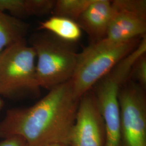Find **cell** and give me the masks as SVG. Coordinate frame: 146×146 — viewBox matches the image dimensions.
Masks as SVG:
<instances>
[{
    "label": "cell",
    "mask_w": 146,
    "mask_h": 146,
    "mask_svg": "<svg viewBox=\"0 0 146 146\" xmlns=\"http://www.w3.org/2000/svg\"><path fill=\"white\" fill-rule=\"evenodd\" d=\"M79 101L70 81L58 85L30 107L8 110L0 122V138L20 137L29 146L69 145Z\"/></svg>",
    "instance_id": "cell-1"
},
{
    "label": "cell",
    "mask_w": 146,
    "mask_h": 146,
    "mask_svg": "<svg viewBox=\"0 0 146 146\" xmlns=\"http://www.w3.org/2000/svg\"><path fill=\"white\" fill-rule=\"evenodd\" d=\"M142 37L123 42H114L104 38L91 42L78 52L75 69L70 80L75 95L80 99L90 91L95 84L138 46Z\"/></svg>",
    "instance_id": "cell-2"
},
{
    "label": "cell",
    "mask_w": 146,
    "mask_h": 146,
    "mask_svg": "<svg viewBox=\"0 0 146 146\" xmlns=\"http://www.w3.org/2000/svg\"><path fill=\"white\" fill-rule=\"evenodd\" d=\"M29 44L36 54L37 79L41 88L50 90L70 80L78 56L76 43L38 31L31 35Z\"/></svg>",
    "instance_id": "cell-3"
},
{
    "label": "cell",
    "mask_w": 146,
    "mask_h": 146,
    "mask_svg": "<svg viewBox=\"0 0 146 146\" xmlns=\"http://www.w3.org/2000/svg\"><path fill=\"white\" fill-rule=\"evenodd\" d=\"M36 54L26 39L0 52V95L8 98L40 93Z\"/></svg>",
    "instance_id": "cell-4"
},
{
    "label": "cell",
    "mask_w": 146,
    "mask_h": 146,
    "mask_svg": "<svg viewBox=\"0 0 146 146\" xmlns=\"http://www.w3.org/2000/svg\"><path fill=\"white\" fill-rule=\"evenodd\" d=\"M121 140L125 146H146V89L128 80L119 94Z\"/></svg>",
    "instance_id": "cell-5"
},
{
    "label": "cell",
    "mask_w": 146,
    "mask_h": 146,
    "mask_svg": "<svg viewBox=\"0 0 146 146\" xmlns=\"http://www.w3.org/2000/svg\"><path fill=\"white\" fill-rule=\"evenodd\" d=\"M111 4L113 14L105 38L123 42L146 36V0H114Z\"/></svg>",
    "instance_id": "cell-6"
},
{
    "label": "cell",
    "mask_w": 146,
    "mask_h": 146,
    "mask_svg": "<svg viewBox=\"0 0 146 146\" xmlns=\"http://www.w3.org/2000/svg\"><path fill=\"white\" fill-rule=\"evenodd\" d=\"M104 120L94 94L90 90L80 99L69 145L104 146Z\"/></svg>",
    "instance_id": "cell-7"
},
{
    "label": "cell",
    "mask_w": 146,
    "mask_h": 146,
    "mask_svg": "<svg viewBox=\"0 0 146 146\" xmlns=\"http://www.w3.org/2000/svg\"><path fill=\"white\" fill-rule=\"evenodd\" d=\"M113 14L111 1L93 0L76 22L95 42L105 38Z\"/></svg>",
    "instance_id": "cell-8"
},
{
    "label": "cell",
    "mask_w": 146,
    "mask_h": 146,
    "mask_svg": "<svg viewBox=\"0 0 146 146\" xmlns=\"http://www.w3.org/2000/svg\"><path fill=\"white\" fill-rule=\"evenodd\" d=\"M55 0H0V11H8L21 19L31 16H41L52 12Z\"/></svg>",
    "instance_id": "cell-9"
},
{
    "label": "cell",
    "mask_w": 146,
    "mask_h": 146,
    "mask_svg": "<svg viewBox=\"0 0 146 146\" xmlns=\"http://www.w3.org/2000/svg\"><path fill=\"white\" fill-rule=\"evenodd\" d=\"M38 31L52 33L65 41L76 43L82 36V30L76 21L53 15L40 23Z\"/></svg>",
    "instance_id": "cell-10"
},
{
    "label": "cell",
    "mask_w": 146,
    "mask_h": 146,
    "mask_svg": "<svg viewBox=\"0 0 146 146\" xmlns=\"http://www.w3.org/2000/svg\"><path fill=\"white\" fill-rule=\"evenodd\" d=\"M29 26L21 19L0 11V52L12 44L25 40Z\"/></svg>",
    "instance_id": "cell-11"
},
{
    "label": "cell",
    "mask_w": 146,
    "mask_h": 146,
    "mask_svg": "<svg viewBox=\"0 0 146 146\" xmlns=\"http://www.w3.org/2000/svg\"><path fill=\"white\" fill-rule=\"evenodd\" d=\"M93 1L57 0L52 12L54 15L66 17L76 22Z\"/></svg>",
    "instance_id": "cell-12"
},
{
    "label": "cell",
    "mask_w": 146,
    "mask_h": 146,
    "mask_svg": "<svg viewBox=\"0 0 146 146\" xmlns=\"http://www.w3.org/2000/svg\"><path fill=\"white\" fill-rule=\"evenodd\" d=\"M129 80L146 89V53L142 54L133 64Z\"/></svg>",
    "instance_id": "cell-13"
},
{
    "label": "cell",
    "mask_w": 146,
    "mask_h": 146,
    "mask_svg": "<svg viewBox=\"0 0 146 146\" xmlns=\"http://www.w3.org/2000/svg\"><path fill=\"white\" fill-rule=\"evenodd\" d=\"M0 146H29L26 142L20 137H11L0 141Z\"/></svg>",
    "instance_id": "cell-14"
},
{
    "label": "cell",
    "mask_w": 146,
    "mask_h": 146,
    "mask_svg": "<svg viewBox=\"0 0 146 146\" xmlns=\"http://www.w3.org/2000/svg\"><path fill=\"white\" fill-rule=\"evenodd\" d=\"M46 146H70L69 145L66 144V143H52Z\"/></svg>",
    "instance_id": "cell-15"
},
{
    "label": "cell",
    "mask_w": 146,
    "mask_h": 146,
    "mask_svg": "<svg viewBox=\"0 0 146 146\" xmlns=\"http://www.w3.org/2000/svg\"><path fill=\"white\" fill-rule=\"evenodd\" d=\"M4 105V103H3V101L2 99V96L0 95V111L2 110L3 107Z\"/></svg>",
    "instance_id": "cell-16"
}]
</instances>
